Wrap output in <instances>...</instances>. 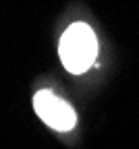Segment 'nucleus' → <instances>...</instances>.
Masks as SVG:
<instances>
[{
	"mask_svg": "<svg viewBox=\"0 0 139 149\" xmlns=\"http://www.w3.org/2000/svg\"><path fill=\"white\" fill-rule=\"evenodd\" d=\"M58 54H60L62 66L69 72H85L98 56V40L91 27L85 23H73L60 37Z\"/></svg>",
	"mask_w": 139,
	"mask_h": 149,
	"instance_id": "nucleus-1",
	"label": "nucleus"
},
{
	"mask_svg": "<svg viewBox=\"0 0 139 149\" xmlns=\"http://www.w3.org/2000/svg\"><path fill=\"white\" fill-rule=\"evenodd\" d=\"M33 110L50 128L54 130H71L77 124V114L73 106H69L65 100L56 97L52 91H37L33 97Z\"/></svg>",
	"mask_w": 139,
	"mask_h": 149,
	"instance_id": "nucleus-2",
	"label": "nucleus"
}]
</instances>
